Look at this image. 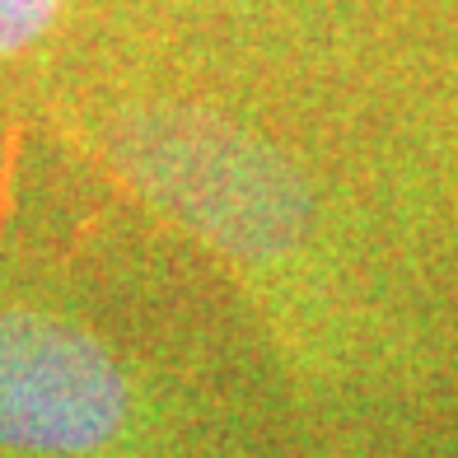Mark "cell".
I'll return each instance as SVG.
<instances>
[{
	"label": "cell",
	"mask_w": 458,
	"mask_h": 458,
	"mask_svg": "<svg viewBox=\"0 0 458 458\" xmlns=\"http://www.w3.org/2000/svg\"><path fill=\"white\" fill-rule=\"evenodd\" d=\"M131 384L85 327L0 309V449L24 458H89L122 440Z\"/></svg>",
	"instance_id": "cell-1"
},
{
	"label": "cell",
	"mask_w": 458,
	"mask_h": 458,
	"mask_svg": "<svg viewBox=\"0 0 458 458\" xmlns=\"http://www.w3.org/2000/svg\"><path fill=\"white\" fill-rule=\"evenodd\" d=\"M66 0H0V56H19L56 29Z\"/></svg>",
	"instance_id": "cell-2"
}]
</instances>
